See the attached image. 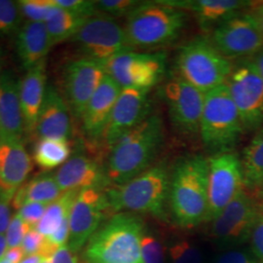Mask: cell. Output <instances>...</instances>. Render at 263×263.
Listing matches in <instances>:
<instances>
[{"mask_svg": "<svg viewBox=\"0 0 263 263\" xmlns=\"http://www.w3.org/2000/svg\"><path fill=\"white\" fill-rule=\"evenodd\" d=\"M164 125L151 114L109 148L105 172L110 185L122 184L149 169L164 141Z\"/></svg>", "mask_w": 263, "mask_h": 263, "instance_id": "cell-1", "label": "cell"}, {"mask_svg": "<svg viewBox=\"0 0 263 263\" xmlns=\"http://www.w3.org/2000/svg\"><path fill=\"white\" fill-rule=\"evenodd\" d=\"M209 165L202 155L179 160L170 180L169 205L176 222L190 228L206 221Z\"/></svg>", "mask_w": 263, "mask_h": 263, "instance_id": "cell-2", "label": "cell"}, {"mask_svg": "<svg viewBox=\"0 0 263 263\" xmlns=\"http://www.w3.org/2000/svg\"><path fill=\"white\" fill-rule=\"evenodd\" d=\"M170 180L165 164L153 165L131 180L106 188L111 214H149L164 217L169 203Z\"/></svg>", "mask_w": 263, "mask_h": 263, "instance_id": "cell-3", "label": "cell"}, {"mask_svg": "<svg viewBox=\"0 0 263 263\" xmlns=\"http://www.w3.org/2000/svg\"><path fill=\"white\" fill-rule=\"evenodd\" d=\"M143 221L131 213L114 214L85 246L89 263H141Z\"/></svg>", "mask_w": 263, "mask_h": 263, "instance_id": "cell-4", "label": "cell"}, {"mask_svg": "<svg viewBox=\"0 0 263 263\" xmlns=\"http://www.w3.org/2000/svg\"><path fill=\"white\" fill-rule=\"evenodd\" d=\"M187 18L185 11L163 1L141 2L126 17L124 28L132 49H152L177 40Z\"/></svg>", "mask_w": 263, "mask_h": 263, "instance_id": "cell-5", "label": "cell"}, {"mask_svg": "<svg viewBox=\"0 0 263 263\" xmlns=\"http://www.w3.org/2000/svg\"><path fill=\"white\" fill-rule=\"evenodd\" d=\"M177 76L204 94L226 84L233 64L207 37L189 40L176 57Z\"/></svg>", "mask_w": 263, "mask_h": 263, "instance_id": "cell-6", "label": "cell"}, {"mask_svg": "<svg viewBox=\"0 0 263 263\" xmlns=\"http://www.w3.org/2000/svg\"><path fill=\"white\" fill-rule=\"evenodd\" d=\"M244 132L227 85L205 94L199 135L206 149L213 154L232 151Z\"/></svg>", "mask_w": 263, "mask_h": 263, "instance_id": "cell-7", "label": "cell"}, {"mask_svg": "<svg viewBox=\"0 0 263 263\" xmlns=\"http://www.w3.org/2000/svg\"><path fill=\"white\" fill-rule=\"evenodd\" d=\"M82 58L104 64L113 57L132 49L125 28L116 19L98 13L86 20L70 40Z\"/></svg>", "mask_w": 263, "mask_h": 263, "instance_id": "cell-8", "label": "cell"}, {"mask_svg": "<svg viewBox=\"0 0 263 263\" xmlns=\"http://www.w3.org/2000/svg\"><path fill=\"white\" fill-rule=\"evenodd\" d=\"M105 73L121 87L151 90L166 69V55L162 52L128 50L104 65Z\"/></svg>", "mask_w": 263, "mask_h": 263, "instance_id": "cell-9", "label": "cell"}, {"mask_svg": "<svg viewBox=\"0 0 263 263\" xmlns=\"http://www.w3.org/2000/svg\"><path fill=\"white\" fill-rule=\"evenodd\" d=\"M226 85L245 132L259 130L263 127V80L250 58L233 65Z\"/></svg>", "mask_w": 263, "mask_h": 263, "instance_id": "cell-10", "label": "cell"}, {"mask_svg": "<svg viewBox=\"0 0 263 263\" xmlns=\"http://www.w3.org/2000/svg\"><path fill=\"white\" fill-rule=\"evenodd\" d=\"M209 205L205 222H212L244 189L242 164L233 151L213 154L208 158Z\"/></svg>", "mask_w": 263, "mask_h": 263, "instance_id": "cell-11", "label": "cell"}, {"mask_svg": "<svg viewBox=\"0 0 263 263\" xmlns=\"http://www.w3.org/2000/svg\"><path fill=\"white\" fill-rule=\"evenodd\" d=\"M104 190L88 188L79 191L76 196L69 214L66 244L74 254L84 248L107 216H112Z\"/></svg>", "mask_w": 263, "mask_h": 263, "instance_id": "cell-12", "label": "cell"}, {"mask_svg": "<svg viewBox=\"0 0 263 263\" xmlns=\"http://www.w3.org/2000/svg\"><path fill=\"white\" fill-rule=\"evenodd\" d=\"M210 39L230 61L249 59L263 48L262 33L248 11L235 14L219 24L212 30Z\"/></svg>", "mask_w": 263, "mask_h": 263, "instance_id": "cell-13", "label": "cell"}, {"mask_svg": "<svg viewBox=\"0 0 263 263\" xmlns=\"http://www.w3.org/2000/svg\"><path fill=\"white\" fill-rule=\"evenodd\" d=\"M261 202L243 189L212 221L211 233L218 244H242L250 239Z\"/></svg>", "mask_w": 263, "mask_h": 263, "instance_id": "cell-14", "label": "cell"}, {"mask_svg": "<svg viewBox=\"0 0 263 263\" xmlns=\"http://www.w3.org/2000/svg\"><path fill=\"white\" fill-rule=\"evenodd\" d=\"M163 97L174 128L184 136L198 135L205 94L176 76L164 86Z\"/></svg>", "mask_w": 263, "mask_h": 263, "instance_id": "cell-15", "label": "cell"}, {"mask_svg": "<svg viewBox=\"0 0 263 263\" xmlns=\"http://www.w3.org/2000/svg\"><path fill=\"white\" fill-rule=\"evenodd\" d=\"M106 76L100 63L86 58L70 61L64 68V98L71 115L80 120L85 107Z\"/></svg>", "mask_w": 263, "mask_h": 263, "instance_id": "cell-16", "label": "cell"}, {"mask_svg": "<svg viewBox=\"0 0 263 263\" xmlns=\"http://www.w3.org/2000/svg\"><path fill=\"white\" fill-rule=\"evenodd\" d=\"M151 90L124 88L117 98L103 141L110 148L151 115Z\"/></svg>", "mask_w": 263, "mask_h": 263, "instance_id": "cell-17", "label": "cell"}, {"mask_svg": "<svg viewBox=\"0 0 263 263\" xmlns=\"http://www.w3.org/2000/svg\"><path fill=\"white\" fill-rule=\"evenodd\" d=\"M55 179L63 192L81 191L88 188L106 189L110 185L105 166L93 157L76 153L57 170Z\"/></svg>", "mask_w": 263, "mask_h": 263, "instance_id": "cell-18", "label": "cell"}, {"mask_svg": "<svg viewBox=\"0 0 263 263\" xmlns=\"http://www.w3.org/2000/svg\"><path fill=\"white\" fill-rule=\"evenodd\" d=\"M120 92L121 87L106 74L86 105L80 118L81 130L88 141H103L104 132Z\"/></svg>", "mask_w": 263, "mask_h": 263, "instance_id": "cell-19", "label": "cell"}, {"mask_svg": "<svg viewBox=\"0 0 263 263\" xmlns=\"http://www.w3.org/2000/svg\"><path fill=\"white\" fill-rule=\"evenodd\" d=\"M72 135L71 112L64 96L55 86L47 85L46 93L38 114L34 136L37 139L67 140Z\"/></svg>", "mask_w": 263, "mask_h": 263, "instance_id": "cell-20", "label": "cell"}, {"mask_svg": "<svg viewBox=\"0 0 263 263\" xmlns=\"http://www.w3.org/2000/svg\"><path fill=\"white\" fill-rule=\"evenodd\" d=\"M33 169L24 140L0 139V188L16 192Z\"/></svg>", "mask_w": 263, "mask_h": 263, "instance_id": "cell-21", "label": "cell"}, {"mask_svg": "<svg viewBox=\"0 0 263 263\" xmlns=\"http://www.w3.org/2000/svg\"><path fill=\"white\" fill-rule=\"evenodd\" d=\"M170 6L190 11L204 31H211L226 20L249 9L254 1L247 0H170Z\"/></svg>", "mask_w": 263, "mask_h": 263, "instance_id": "cell-22", "label": "cell"}, {"mask_svg": "<svg viewBox=\"0 0 263 263\" xmlns=\"http://www.w3.org/2000/svg\"><path fill=\"white\" fill-rule=\"evenodd\" d=\"M19 87L20 79L12 71L0 73V139L24 140L26 135Z\"/></svg>", "mask_w": 263, "mask_h": 263, "instance_id": "cell-23", "label": "cell"}, {"mask_svg": "<svg viewBox=\"0 0 263 263\" xmlns=\"http://www.w3.org/2000/svg\"><path fill=\"white\" fill-rule=\"evenodd\" d=\"M46 60L28 69L20 79V102L27 136H34L38 114L43 103L46 89Z\"/></svg>", "mask_w": 263, "mask_h": 263, "instance_id": "cell-24", "label": "cell"}, {"mask_svg": "<svg viewBox=\"0 0 263 263\" xmlns=\"http://www.w3.org/2000/svg\"><path fill=\"white\" fill-rule=\"evenodd\" d=\"M52 47L46 25L43 23L25 21L16 33V54L26 71L46 60Z\"/></svg>", "mask_w": 263, "mask_h": 263, "instance_id": "cell-25", "label": "cell"}, {"mask_svg": "<svg viewBox=\"0 0 263 263\" xmlns=\"http://www.w3.org/2000/svg\"><path fill=\"white\" fill-rule=\"evenodd\" d=\"M63 193L57 183L55 174L42 172L26 181L15 192L12 206L18 211L28 203L51 204L61 197Z\"/></svg>", "mask_w": 263, "mask_h": 263, "instance_id": "cell-26", "label": "cell"}, {"mask_svg": "<svg viewBox=\"0 0 263 263\" xmlns=\"http://www.w3.org/2000/svg\"><path fill=\"white\" fill-rule=\"evenodd\" d=\"M244 187L257 193L263 185V127L245 147L241 159Z\"/></svg>", "mask_w": 263, "mask_h": 263, "instance_id": "cell-27", "label": "cell"}, {"mask_svg": "<svg viewBox=\"0 0 263 263\" xmlns=\"http://www.w3.org/2000/svg\"><path fill=\"white\" fill-rule=\"evenodd\" d=\"M31 157L42 172H51L71 157V146L67 140L37 139Z\"/></svg>", "mask_w": 263, "mask_h": 263, "instance_id": "cell-28", "label": "cell"}, {"mask_svg": "<svg viewBox=\"0 0 263 263\" xmlns=\"http://www.w3.org/2000/svg\"><path fill=\"white\" fill-rule=\"evenodd\" d=\"M79 191H66L48 206L47 210L35 226V229L42 235L48 237L55 233L57 230L69 219L71 207Z\"/></svg>", "mask_w": 263, "mask_h": 263, "instance_id": "cell-29", "label": "cell"}, {"mask_svg": "<svg viewBox=\"0 0 263 263\" xmlns=\"http://www.w3.org/2000/svg\"><path fill=\"white\" fill-rule=\"evenodd\" d=\"M86 20V18L58 6L54 15L45 24L52 45L54 46L66 41H70L83 26Z\"/></svg>", "mask_w": 263, "mask_h": 263, "instance_id": "cell-30", "label": "cell"}, {"mask_svg": "<svg viewBox=\"0 0 263 263\" xmlns=\"http://www.w3.org/2000/svg\"><path fill=\"white\" fill-rule=\"evenodd\" d=\"M24 19L46 24L58 9L54 0H20L18 1Z\"/></svg>", "mask_w": 263, "mask_h": 263, "instance_id": "cell-31", "label": "cell"}, {"mask_svg": "<svg viewBox=\"0 0 263 263\" xmlns=\"http://www.w3.org/2000/svg\"><path fill=\"white\" fill-rule=\"evenodd\" d=\"M23 19L18 1L0 0V37L16 34Z\"/></svg>", "mask_w": 263, "mask_h": 263, "instance_id": "cell-32", "label": "cell"}, {"mask_svg": "<svg viewBox=\"0 0 263 263\" xmlns=\"http://www.w3.org/2000/svg\"><path fill=\"white\" fill-rule=\"evenodd\" d=\"M140 3L136 0H99L96 1V7L98 13L116 19L127 17Z\"/></svg>", "mask_w": 263, "mask_h": 263, "instance_id": "cell-33", "label": "cell"}, {"mask_svg": "<svg viewBox=\"0 0 263 263\" xmlns=\"http://www.w3.org/2000/svg\"><path fill=\"white\" fill-rule=\"evenodd\" d=\"M169 254L172 263H202L200 250L185 240L172 245Z\"/></svg>", "mask_w": 263, "mask_h": 263, "instance_id": "cell-34", "label": "cell"}, {"mask_svg": "<svg viewBox=\"0 0 263 263\" xmlns=\"http://www.w3.org/2000/svg\"><path fill=\"white\" fill-rule=\"evenodd\" d=\"M141 263H164V249L159 240L145 234L141 242Z\"/></svg>", "mask_w": 263, "mask_h": 263, "instance_id": "cell-35", "label": "cell"}, {"mask_svg": "<svg viewBox=\"0 0 263 263\" xmlns=\"http://www.w3.org/2000/svg\"><path fill=\"white\" fill-rule=\"evenodd\" d=\"M31 229H33V227L27 223L18 213L13 215L8 228L4 233L8 245V249L20 247L25 237Z\"/></svg>", "mask_w": 263, "mask_h": 263, "instance_id": "cell-36", "label": "cell"}, {"mask_svg": "<svg viewBox=\"0 0 263 263\" xmlns=\"http://www.w3.org/2000/svg\"><path fill=\"white\" fill-rule=\"evenodd\" d=\"M57 6L83 18H90L98 14L96 1L92 0H54Z\"/></svg>", "mask_w": 263, "mask_h": 263, "instance_id": "cell-37", "label": "cell"}, {"mask_svg": "<svg viewBox=\"0 0 263 263\" xmlns=\"http://www.w3.org/2000/svg\"><path fill=\"white\" fill-rule=\"evenodd\" d=\"M50 204L44 203H28L17 211L21 217L29 226L35 228L44 216L48 206Z\"/></svg>", "mask_w": 263, "mask_h": 263, "instance_id": "cell-38", "label": "cell"}, {"mask_svg": "<svg viewBox=\"0 0 263 263\" xmlns=\"http://www.w3.org/2000/svg\"><path fill=\"white\" fill-rule=\"evenodd\" d=\"M15 192L0 188V234H4L12 218V201Z\"/></svg>", "mask_w": 263, "mask_h": 263, "instance_id": "cell-39", "label": "cell"}, {"mask_svg": "<svg viewBox=\"0 0 263 263\" xmlns=\"http://www.w3.org/2000/svg\"><path fill=\"white\" fill-rule=\"evenodd\" d=\"M251 243L254 255L263 261V204L258 213V216L254 221V226L251 231Z\"/></svg>", "mask_w": 263, "mask_h": 263, "instance_id": "cell-40", "label": "cell"}, {"mask_svg": "<svg viewBox=\"0 0 263 263\" xmlns=\"http://www.w3.org/2000/svg\"><path fill=\"white\" fill-rule=\"evenodd\" d=\"M46 240L47 238L45 236L42 235L35 228H33L25 237L21 247L23 248V250L25 251L27 255L39 254L46 244Z\"/></svg>", "mask_w": 263, "mask_h": 263, "instance_id": "cell-41", "label": "cell"}, {"mask_svg": "<svg viewBox=\"0 0 263 263\" xmlns=\"http://www.w3.org/2000/svg\"><path fill=\"white\" fill-rule=\"evenodd\" d=\"M216 263H257V261L243 251H228L219 255Z\"/></svg>", "mask_w": 263, "mask_h": 263, "instance_id": "cell-42", "label": "cell"}, {"mask_svg": "<svg viewBox=\"0 0 263 263\" xmlns=\"http://www.w3.org/2000/svg\"><path fill=\"white\" fill-rule=\"evenodd\" d=\"M52 263H78L76 254L65 245L62 246L51 257Z\"/></svg>", "mask_w": 263, "mask_h": 263, "instance_id": "cell-43", "label": "cell"}, {"mask_svg": "<svg viewBox=\"0 0 263 263\" xmlns=\"http://www.w3.org/2000/svg\"><path fill=\"white\" fill-rule=\"evenodd\" d=\"M26 255L27 254L25 253V251L20 246V247H15V248H9L4 254L3 259H5L9 263H21L26 257Z\"/></svg>", "mask_w": 263, "mask_h": 263, "instance_id": "cell-44", "label": "cell"}, {"mask_svg": "<svg viewBox=\"0 0 263 263\" xmlns=\"http://www.w3.org/2000/svg\"><path fill=\"white\" fill-rule=\"evenodd\" d=\"M247 11L254 17L263 35V1L254 2L253 5Z\"/></svg>", "mask_w": 263, "mask_h": 263, "instance_id": "cell-45", "label": "cell"}, {"mask_svg": "<svg viewBox=\"0 0 263 263\" xmlns=\"http://www.w3.org/2000/svg\"><path fill=\"white\" fill-rule=\"evenodd\" d=\"M250 60L254 64V67L256 68L257 72L263 80V48H261L254 56L251 57Z\"/></svg>", "mask_w": 263, "mask_h": 263, "instance_id": "cell-46", "label": "cell"}, {"mask_svg": "<svg viewBox=\"0 0 263 263\" xmlns=\"http://www.w3.org/2000/svg\"><path fill=\"white\" fill-rule=\"evenodd\" d=\"M43 260H45V258L40 254H29V255H26V257L21 263H41Z\"/></svg>", "mask_w": 263, "mask_h": 263, "instance_id": "cell-47", "label": "cell"}, {"mask_svg": "<svg viewBox=\"0 0 263 263\" xmlns=\"http://www.w3.org/2000/svg\"><path fill=\"white\" fill-rule=\"evenodd\" d=\"M7 250H8V245L5 238V234H0V259L3 258Z\"/></svg>", "mask_w": 263, "mask_h": 263, "instance_id": "cell-48", "label": "cell"}, {"mask_svg": "<svg viewBox=\"0 0 263 263\" xmlns=\"http://www.w3.org/2000/svg\"><path fill=\"white\" fill-rule=\"evenodd\" d=\"M257 199L260 200V202L263 204V185L262 187L260 188L258 191H257Z\"/></svg>", "mask_w": 263, "mask_h": 263, "instance_id": "cell-49", "label": "cell"}, {"mask_svg": "<svg viewBox=\"0 0 263 263\" xmlns=\"http://www.w3.org/2000/svg\"><path fill=\"white\" fill-rule=\"evenodd\" d=\"M2 63H3V57H2V51H1V48H0V73L3 71L2 70Z\"/></svg>", "mask_w": 263, "mask_h": 263, "instance_id": "cell-50", "label": "cell"}, {"mask_svg": "<svg viewBox=\"0 0 263 263\" xmlns=\"http://www.w3.org/2000/svg\"><path fill=\"white\" fill-rule=\"evenodd\" d=\"M41 263H52L51 262V259H45V260H43Z\"/></svg>", "mask_w": 263, "mask_h": 263, "instance_id": "cell-51", "label": "cell"}, {"mask_svg": "<svg viewBox=\"0 0 263 263\" xmlns=\"http://www.w3.org/2000/svg\"><path fill=\"white\" fill-rule=\"evenodd\" d=\"M0 263H9V262H8V261H6V260H5V259H3V258H2V259H0Z\"/></svg>", "mask_w": 263, "mask_h": 263, "instance_id": "cell-52", "label": "cell"}]
</instances>
